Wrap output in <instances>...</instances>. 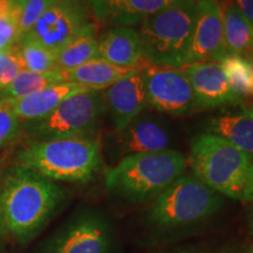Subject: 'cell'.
<instances>
[{"label":"cell","mask_w":253,"mask_h":253,"mask_svg":"<svg viewBox=\"0 0 253 253\" xmlns=\"http://www.w3.org/2000/svg\"><path fill=\"white\" fill-rule=\"evenodd\" d=\"M65 192L54 181L14 166L0 182V226L19 243L33 239L54 216Z\"/></svg>","instance_id":"obj_1"},{"label":"cell","mask_w":253,"mask_h":253,"mask_svg":"<svg viewBox=\"0 0 253 253\" xmlns=\"http://www.w3.org/2000/svg\"><path fill=\"white\" fill-rule=\"evenodd\" d=\"M188 166L220 196L253 202V158L223 138L210 132L196 136Z\"/></svg>","instance_id":"obj_2"},{"label":"cell","mask_w":253,"mask_h":253,"mask_svg":"<svg viewBox=\"0 0 253 253\" xmlns=\"http://www.w3.org/2000/svg\"><path fill=\"white\" fill-rule=\"evenodd\" d=\"M188 168V158L177 150L166 149L122 157L106 175L110 194L130 203L154 201Z\"/></svg>","instance_id":"obj_3"},{"label":"cell","mask_w":253,"mask_h":253,"mask_svg":"<svg viewBox=\"0 0 253 253\" xmlns=\"http://www.w3.org/2000/svg\"><path fill=\"white\" fill-rule=\"evenodd\" d=\"M20 166L54 182L84 183L101 167V145L96 137L28 141L18 151Z\"/></svg>","instance_id":"obj_4"},{"label":"cell","mask_w":253,"mask_h":253,"mask_svg":"<svg viewBox=\"0 0 253 253\" xmlns=\"http://www.w3.org/2000/svg\"><path fill=\"white\" fill-rule=\"evenodd\" d=\"M197 18V0H175L138 25L142 54L156 66L184 68Z\"/></svg>","instance_id":"obj_5"},{"label":"cell","mask_w":253,"mask_h":253,"mask_svg":"<svg viewBox=\"0 0 253 253\" xmlns=\"http://www.w3.org/2000/svg\"><path fill=\"white\" fill-rule=\"evenodd\" d=\"M223 197L194 173L176 179L151 203L147 217L163 232L188 229L209 219L219 210Z\"/></svg>","instance_id":"obj_6"},{"label":"cell","mask_w":253,"mask_h":253,"mask_svg":"<svg viewBox=\"0 0 253 253\" xmlns=\"http://www.w3.org/2000/svg\"><path fill=\"white\" fill-rule=\"evenodd\" d=\"M106 113L103 90H88L62 101L45 118L25 123L30 141L94 137Z\"/></svg>","instance_id":"obj_7"},{"label":"cell","mask_w":253,"mask_h":253,"mask_svg":"<svg viewBox=\"0 0 253 253\" xmlns=\"http://www.w3.org/2000/svg\"><path fill=\"white\" fill-rule=\"evenodd\" d=\"M40 253H115L113 226L99 211L84 209L55 230Z\"/></svg>","instance_id":"obj_8"},{"label":"cell","mask_w":253,"mask_h":253,"mask_svg":"<svg viewBox=\"0 0 253 253\" xmlns=\"http://www.w3.org/2000/svg\"><path fill=\"white\" fill-rule=\"evenodd\" d=\"M91 15L87 1L56 0L40 15L24 37L37 41L56 54L77 38L95 33Z\"/></svg>","instance_id":"obj_9"},{"label":"cell","mask_w":253,"mask_h":253,"mask_svg":"<svg viewBox=\"0 0 253 253\" xmlns=\"http://www.w3.org/2000/svg\"><path fill=\"white\" fill-rule=\"evenodd\" d=\"M143 73L147 102L158 112L181 116L196 109L191 84L182 68L145 62Z\"/></svg>","instance_id":"obj_10"},{"label":"cell","mask_w":253,"mask_h":253,"mask_svg":"<svg viewBox=\"0 0 253 253\" xmlns=\"http://www.w3.org/2000/svg\"><path fill=\"white\" fill-rule=\"evenodd\" d=\"M226 55L219 0H197V18L188 65L219 63Z\"/></svg>","instance_id":"obj_11"},{"label":"cell","mask_w":253,"mask_h":253,"mask_svg":"<svg viewBox=\"0 0 253 253\" xmlns=\"http://www.w3.org/2000/svg\"><path fill=\"white\" fill-rule=\"evenodd\" d=\"M143 65L103 90L106 109L108 110L115 132L123 130L129 123L137 119L148 103Z\"/></svg>","instance_id":"obj_12"},{"label":"cell","mask_w":253,"mask_h":253,"mask_svg":"<svg viewBox=\"0 0 253 253\" xmlns=\"http://www.w3.org/2000/svg\"><path fill=\"white\" fill-rule=\"evenodd\" d=\"M191 84L196 110L242 102L227 84L220 63L199 62L182 68Z\"/></svg>","instance_id":"obj_13"},{"label":"cell","mask_w":253,"mask_h":253,"mask_svg":"<svg viewBox=\"0 0 253 253\" xmlns=\"http://www.w3.org/2000/svg\"><path fill=\"white\" fill-rule=\"evenodd\" d=\"M175 0H89L91 14L99 23L113 27L140 25Z\"/></svg>","instance_id":"obj_14"},{"label":"cell","mask_w":253,"mask_h":253,"mask_svg":"<svg viewBox=\"0 0 253 253\" xmlns=\"http://www.w3.org/2000/svg\"><path fill=\"white\" fill-rule=\"evenodd\" d=\"M88 90L89 89L79 86L77 84L62 82L55 86L34 91V93L20 97V99L7 100V102L19 121L25 125V123L38 121V120L45 118L62 101L73 95Z\"/></svg>","instance_id":"obj_15"},{"label":"cell","mask_w":253,"mask_h":253,"mask_svg":"<svg viewBox=\"0 0 253 253\" xmlns=\"http://www.w3.org/2000/svg\"><path fill=\"white\" fill-rule=\"evenodd\" d=\"M97 58L122 68H138L145 62L137 30L112 27L99 39Z\"/></svg>","instance_id":"obj_16"},{"label":"cell","mask_w":253,"mask_h":253,"mask_svg":"<svg viewBox=\"0 0 253 253\" xmlns=\"http://www.w3.org/2000/svg\"><path fill=\"white\" fill-rule=\"evenodd\" d=\"M116 144L123 157L157 153L168 149L169 136L163 126L153 120L135 119L123 130L116 132Z\"/></svg>","instance_id":"obj_17"},{"label":"cell","mask_w":253,"mask_h":253,"mask_svg":"<svg viewBox=\"0 0 253 253\" xmlns=\"http://www.w3.org/2000/svg\"><path fill=\"white\" fill-rule=\"evenodd\" d=\"M135 69L137 68L118 67L96 58L63 74L67 82L77 84L89 90H104L115 82L128 77Z\"/></svg>","instance_id":"obj_18"},{"label":"cell","mask_w":253,"mask_h":253,"mask_svg":"<svg viewBox=\"0 0 253 253\" xmlns=\"http://www.w3.org/2000/svg\"><path fill=\"white\" fill-rule=\"evenodd\" d=\"M207 132L223 138L253 158V110L214 118L208 125Z\"/></svg>","instance_id":"obj_19"},{"label":"cell","mask_w":253,"mask_h":253,"mask_svg":"<svg viewBox=\"0 0 253 253\" xmlns=\"http://www.w3.org/2000/svg\"><path fill=\"white\" fill-rule=\"evenodd\" d=\"M223 15L224 41L227 55L243 56L251 52L253 30L233 0H219Z\"/></svg>","instance_id":"obj_20"},{"label":"cell","mask_w":253,"mask_h":253,"mask_svg":"<svg viewBox=\"0 0 253 253\" xmlns=\"http://www.w3.org/2000/svg\"><path fill=\"white\" fill-rule=\"evenodd\" d=\"M66 81L62 72L53 71L47 73H34L23 71L18 74L9 86L0 91V100H14L30 95L43 88L55 86Z\"/></svg>","instance_id":"obj_21"},{"label":"cell","mask_w":253,"mask_h":253,"mask_svg":"<svg viewBox=\"0 0 253 253\" xmlns=\"http://www.w3.org/2000/svg\"><path fill=\"white\" fill-rule=\"evenodd\" d=\"M99 39L95 33L84 34L56 53V71L69 72L97 58Z\"/></svg>","instance_id":"obj_22"},{"label":"cell","mask_w":253,"mask_h":253,"mask_svg":"<svg viewBox=\"0 0 253 253\" xmlns=\"http://www.w3.org/2000/svg\"><path fill=\"white\" fill-rule=\"evenodd\" d=\"M219 63L236 96L240 101L253 97V79L249 60L240 55H226Z\"/></svg>","instance_id":"obj_23"},{"label":"cell","mask_w":253,"mask_h":253,"mask_svg":"<svg viewBox=\"0 0 253 253\" xmlns=\"http://www.w3.org/2000/svg\"><path fill=\"white\" fill-rule=\"evenodd\" d=\"M24 71L34 73H47L56 71V54L37 41L27 37L18 41Z\"/></svg>","instance_id":"obj_24"},{"label":"cell","mask_w":253,"mask_h":253,"mask_svg":"<svg viewBox=\"0 0 253 253\" xmlns=\"http://www.w3.org/2000/svg\"><path fill=\"white\" fill-rule=\"evenodd\" d=\"M55 1L56 0H12L11 14L17 23L20 38L31 31L40 15Z\"/></svg>","instance_id":"obj_25"},{"label":"cell","mask_w":253,"mask_h":253,"mask_svg":"<svg viewBox=\"0 0 253 253\" xmlns=\"http://www.w3.org/2000/svg\"><path fill=\"white\" fill-rule=\"evenodd\" d=\"M24 135V126L7 101L0 100V150L17 142Z\"/></svg>","instance_id":"obj_26"},{"label":"cell","mask_w":253,"mask_h":253,"mask_svg":"<svg viewBox=\"0 0 253 253\" xmlns=\"http://www.w3.org/2000/svg\"><path fill=\"white\" fill-rule=\"evenodd\" d=\"M23 71L24 63L17 42L0 53V91L9 86Z\"/></svg>","instance_id":"obj_27"},{"label":"cell","mask_w":253,"mask_h":253,"mask_svg":"<svg viewBox=\"0 0 253 253\" xmlns=\"http://www.w3.org/2000/svg\"><path fill=\"white\" fill-rule=\"evenodd\" d=\"M20 39V34L12 14L0 17V52L14 43Z\"/></svg>","instance_id":"obj_28"},{"label":"cell","mask_w":253,"mask_h":253,"mask_svg":"<svg viewBox=\"0 0 253 253\" xmlns=\"http://www.w3.org/2000/svg\"><path fill=\"white\" fill-rule=\"evenodd\" d=\"M233 1L253 30V0H233Z\"/></svg>","instance_id":"obj_29"},{"label":"cell","mask_w":253,"mask_h":253,"mask_svg":"<svg viewBox=\"0 0 253 253\" xmlns=\"http://www.w3.org/2000/svg\"><path fill=\"white\" fill-rule=\"evenodd\" d=\"M12 0H0V17L11 14Z\"/></svg>","instance_id":"obj_30"},{"label":"cell","mask_w":253,"mask_h":253,"mask_svg":"<svg viewBox=\"0 0 253 253\" xmlns=\"http://www.w3.org/2000/svg\"><path fill=\"white\" fill-rule=\"evenodd\" d=\"M168 253H198V252L194 251V250H177V251L168 252Z\"/></svg>","instance_id":"obj_31"},{"label":"cell","mask_w":253,"mask_h":253,"mask_svg":"<svg viewBox=\"0 0 253 253\" xmlns=\"http://www.w3.org/2000/svg\"><path fill=\"white\" fill-rule=\"evenodd\" d=\"M250 62V68H251V74H252V79H253V54L251 56V59L249 60Z\"/></svg>","instance_id":"obj_32"},{"label":"cell","mask_w":253,"mask_h":253,"mask_svg":"<svg viewBox=\"0 0 253 253\" xmlns=\"http://www.w3.org/2000/svg\"><path fill=\"white\" fill-rule=\"evenodd\" d=\"M250 226H251V231L253 233V210H252V213H251V220H250Z\"/></svg>","instance_id":"obj_33"},{"label":"cell","mask_w":253,"mask_h":253,"mask_svg":"<svg viewBox=\"0 0 253 253\" xmlns=\"http://www.w3.org/2000/svg\"><path fill=\"white\" fill-rule=\"evenodd\" d=\"M251 53L253 54V40H252V45H251Z\"/></svg>","instance_id":"obj_34"},{"label":"cell","mask_w":253,"mask_h":253,"mask_svg":"<svg viewBox=\"0 0 253 253\" xmlns=\"http://www.w3.org/2000/svg\"><path fill=\"white\" fill-rule=\"evenodd\" d=\"M250 253H253V246H252V249H251V251H250Z\"/></svg>","instance_id":"obj_35"},{"label":"cell","mask_w":253,"mask_h":253,"mask_svg":"<svg viewBox=\"0 0 253 253\" xmlns=\"http://www.w3.org/2000/svg\"><path fill=\"white\" fill-rule=\"evenodd\" d=\"M84 1H87L88 2V1H89V0H84Z\"/></svg>","instance_id":"obj_36"},{"label":"cell","mask_w":253,"mask_h":253,"mask_svg":"<svg viewBox=\"0 0 253 253\" xmlns=\"http://www.w3.org/2000/svg\"><path fill=\"white\" fill-rule=\"evenodd\" d=\"M224 253H230V252H224Z\"/></svg>","instance_id":"obj_37"},{"label":"cell","mask_w":253,"mask_h":253,"mask_svg":"<svg viewBox=\"0 0 253 253\" xmlns=\"http://www.w3.org/2000/svg\"><path fill=\"white\" fill-rule=\"evenodd\" d=\"M1 52H2V50H1ZM1 52H0V53H1Z\"/></svg>","instance_id":"obj_38"}]
</instances>
